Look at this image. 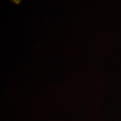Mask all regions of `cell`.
Wrapping results in <instances>:
<instances>
[{"label":"cell","mask_w":121,"mask_h":121,"mask_svg":"<svg viewBox=\"0 0 121 121\" xmlns=\"http://www.w3.org/2000/svg\"><path fill=\"white\" fill-rule=\"evenodd\" d=\"M12 3L18 5L20 4V2L22 1V0H10Z\"/></svg>","instance_id":"1"}]
</instances>
